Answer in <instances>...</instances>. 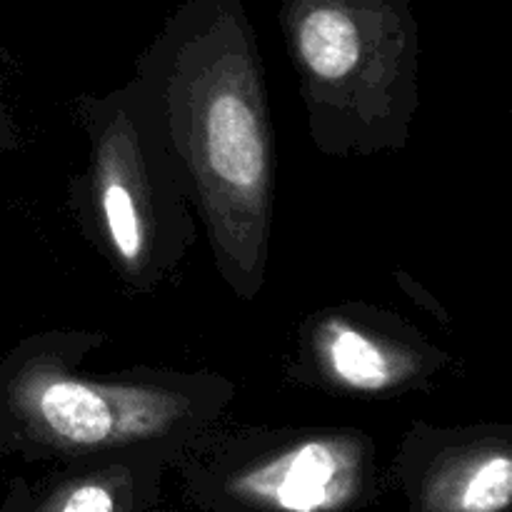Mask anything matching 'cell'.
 <instances>
[{
  "label": "cell",
  "instance_id": "cell-1",
  "mask_svg": "<svg viewBox=\"0 0 512 512\" xmlns=\"http://www.w3.org/2000/svg\"><path fill=\"white\" fill-rule=\"evenodd\" d=\"M195 512H358L378 495L368 445L348 435H305L223 453L188 478Z\"/></svg>",
  "mask_w": 512,
  "mask_h": 512
},
{
  "label": "cell",
  "instance_id": "cell-2",
  "mask_svg": "<svg viewBox=\"0 0 512 512\" xmlns=\"http://www.w3.org/2000/svg\"><path fill=\"white\" fill-rule=\"evenodd\" d=\"M25 445L40 453L93 458L118 455L170 435L173 408L130 390H108L75 378L40 380L30 390Z\"/></svg>",
  "mask_w": 512,
  "mask_h": 512
},
{
  "label": "cell",
  "instance_id": "cell-3",
  "mask_svg": "<svg viewBox=\"0 0 512 512\" xmlns=\"http://www.w3.org/2000/svg\"><path fill=\"white\" fill-rule=\"evenodd\" d=\"M410 512H512V455L503 440L423 448L400 465Z\"/></svg>",
  "mask_w": 512,
  "mask_h": 512
},
{
  "label": "cell",
  "instance_id": "cell-4",
  "mask_svg": "<svg viewBox=\"0 0 512 512\" xmlns=\"http://www.w3.org/2000/svg\"><path fill=\"white\" fill-rule=\"evenodd\" d=\"M153 458H110L43 485H13L0 512H153Z\"/></svg>",
  "mask_w": 512,
  "mask_h": 512
},
{
  "label": "cell",
  "instance_id": "cell-5",
  "mask_svg": "<svg viewBox=\"0 0 512 512\" xmlns=\"http://www.w3.org/2000/svg\"><path fill=\"white\" fill-rule=\"evenodd\" d=\"M203 155L225 188L250 195L265 185L268 148L263 128L250 98L238 88L210 93L203 110Z\"/></svg>",
  "mask_w": 512,
  "mask_h": 512
},
{
  "label": "cell",
  "instance_id": "cell-6",
  "mask_svg": "<svg viewBox=\"0 0 512 512\" xmlns=\"http://www.w3.org/2000/svg\"><path fill=\"white\" fill-rule=\"evenodd\" d=\"M320 348L330 373L348 388L375 393L393 383L395 365L388 350L350 325L330 323Z\"/></svg>",
  "mask_w": 512,
  "mask_h": 512
},
{
  "label": "cell",
  "instance_id": "cell-7",
  "mask_svg": "<svg viewBox=\"0 0 512 512\" xmlns=\"http://www.w3.org/2000/svg\"><path fill=\"white\" fill-rule=\"evenodd\" d=\"M103 213L115 250L125 260L138 258L143 253V225H140L138 208L133 193L113 175H108L103 183Z\"/></svg>",
  "mask_w": 512,
  "mask_h": 512
}]
</instances>
